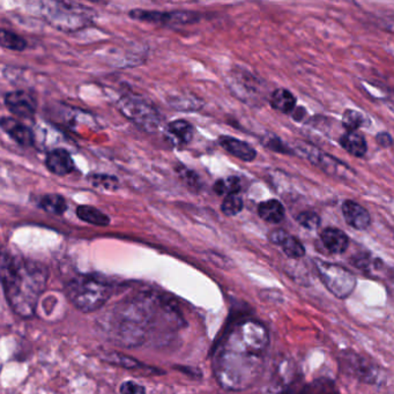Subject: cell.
Segmentation results:
<instances>
[{
    "mask_svg": "<svg viewBox=\"0 0 394 394\" xmlns=\"http://www.w3.org/2000/svg\"><path fill=\"white\" fill-rule=\"evenodd\" d=\"M298 222L305 229L314 231V229H318L319 226H321V217L314 212H303V213L298 215Z\"/></svg>",
    "mask_w": 394,
    "mask_h": 394,
    "instance_id": "27",
    "label": "cell"
},
{
    "mask_svg": "<svg viewBox=\"0 0 394 394\" xmlns=\"http://www.w3.org/2000/svg\"><path fill=\"white\" fill-rule=\"evenodd\" d=\"M5 104L7 109L19 118L28 119L36 114V97L29 92L17 91L7 94Z\"/></svg>",
    "mask_w": 394,
    "mask_h": 394,
    "instance_id": "8",
    "label": "cell"
},
{
    "mask_svg": "<svg viewBox=\"0 0 394 394\" xmlns=\"http://www.w3.org/2000/svg\"><path fill=\"white\" fill-rule=\"evenodd\" d=\"M112 294L110 284L95 277L79 275L67 284L66 295L71 303L84 312L103 307Z\"/></svg>",
    "mask_w": 394,
    "mask_h": 394,
    "instance_id": "4",
    "label": "cell"
},
{
    "mask_svg": "<svg viewBox=\"0 0 394 394\" xmlns=\"http://www.w3.org/2000/svg\"><path fill=\"white\" fill-rule=\"evenodd\" d=\"M0 127L22 147L29 148L34 146L35 137L33 131L20 121L12 117H3L0 119Z\"/></svg>",
    "mask_w": 394,
    "mask_h": 394,
    "instance_id": "9",
    "label": "cell"
},
{
    "mask_svg": "<svg viewBox=\"0 0 394 394\" xmlns=\"http://www.w3.org/2000/svg\"><path fill=\"white\" fill-rule=\"evenodd\" d=\"M40 12L52 27L66 33L84 29L95 17L92 8L68 1H43L40 3Z\"/></svg>",
    "mask_w": 394,
    "mask_h": 394,
    "instance_id": "3",
    "label": "cell"
},
{
    "mask_svg": "<svg viewBox=\"0 0 394 394\" xmlns=\"http://www.w3.org/2000/svg\"><path fill=\"white\" fill-rule=\"evenodd\" d=\"M77 215L80 220L89 224H94V226H98V227H104V226L110 224V217H108L107 214L89 205L79 206L77 208Z\"/></svg>",
    "mask_w": 394,
    "mask_h": 394,
    "instance_id": "19",
    "label": "cell"
},
{
    "mask_svg": "<svg viewBox=\"0 0 394 394\" xmlns=\"http://www.w3.org/2000/svg\"><path fill=\"white\" fill-rule=\"evenodd\" d=\"M178 171H180V176H181L184 181L187 182L189 185H191V187L197 185L199 180H198V176L194 174V171L189 170V169H187L184 166H181Z\"/></svg>",
    "mask_w": 394,
    "mask_h": 394,
    "instance_id": "30",
    "label": "cell"
},
{
    "mask_svg": "<svg viewBox=\"0 0 394 394\" xmlns=\"http://www.w3.org/2000/svg\"><path fill=\"white\" fill-rule=\"evenodd\" d=\"M40 207L54 215H63L67 210V203L61 194H45L40 199Z\"/></svg>",
    "mask_w": 394,
    "mask_h": 394,
    "instance_id": "21",
    "label": "cell"
},
{
    "mask_svg": "<svg viewBox=\"0 0 394 394\" xmlns=\"http://www.w3.org/2000/svg\"><path fill=\"white\" fill-rule=\"evenodd\" d=\"M110 362L121 364L122 367H127V369H136V367H140V364L138 363L136 360H132V358H126V356L119 354H116V356L111 358Z\"/></svg>",
    "mask_w": 394,
    "mask_h": 394,
    "instance_id": "29",
    "label": "cell"
},
{
    "mask_svg": "<svg viewBox=\"0 0 394 394\" xmlns=\"http://www.w3.org/2000/svg\"><path fill=\"white\" fill-rule=\"evenodd\" d=\"M319 277L325 287L337 298H346L353 293L356 286L354 274L339 265L317 261Z\"/></svg>",
    "mask_w": 394,
    "mask_h": 394,
    "instance_id": "6",
    "label": "cell"
},
{
    "mask_svg": "<svg viewBox=\"0 0 394 394\" xmlns=\"http://www.w3.org/2000/svg\"><path fill=\"white\" fill-rule=\"evenodd\" d=\"M268 344V331L257 321H244L234 328L224 341L215 363L221 385L242 390L252 384L261 372Z\"/></svg>",
    "mask_w": 394,
    "mask_h": 394,
    "instance_id": "1",
    "label": "cell"
},
{
    "mask_svg": "<svg viewBox=\"0 0 394 394\" xmlns=\"http://www.w3.org/2000/svg\"><path fill=\"white\" fill-rule=\"evenodd\" d=\"M342 214L346 222L358 231H365L371 224L370 214L356 201H344L342 205Z\"/></svg>",
    "mask_w": 394,
    "mask_h": 394,
    "instance_id": "10",
    "label": "cell"
},
{
    "mask_svg": "<svg viewBox=\"0 0 394 394\" xmlns=\"http://www.w3.org/2000/svg\"><path fill=\"white\" fill-rule=\"evenodd\" d=\"M27 45V41L24 40V37L13 31L0 28V47L7 50L22 51Z\"/></svg>",
    "mask_w": 394,
    "mask_h": 394,
    "instance_id": "22",
    "label": "cell"
},
{
    "mask_svg": "<svg viewBox=\"0 0 394 394\" xmlns=\"http://www.w3.org/2000/svg\"><path fill=\"white\" fill-rule=\"evenodd\" d=\"M340 144L344 151H347L353 156L362 157L367 153V143L364 140L363 136L358 132H347L344 134L341 137Z\"/></svg>",
    "mask_w": 394,
    "mask_h": 394,
    "instance_id": "18",
    "label": "cell"
},
{
    "mask_svg": "<svg viewBox=\"0 0 394 394\" xmlns=\"http://www.w3.org/2000/svg\"><path fill=\"white\" fill-rule=\"evenodd\" d=\"M364 124H365V117L361 112L355 110L344 111L342 116V125L347 132H356V130L363 126Z\"/></svg>",
    "mask_w": 394,
    "mask_h": 394,
    "instance_id": "25",
    "label": "cell"
},
{
    "mask_svg": "<svg viewBox=\"0 0 394 394\" xmlns=\"http://www.w3.org/2000/svg\"><path fill=\"white\" fill-rule=\"evenodd\" d=\"M321 242L331 254H344L347 250L349 240L344 231L337 228H326L321 235Z\"/></svg>",
    "mask_w": 394,
    "mask_h": 394,
    "instance_id": "14",
    "label": "cell"
},
{
    "mask_svg": "<svg viewBox=\"0 0 394 394\" xmlns=\"http://www.w3.org/2000/svg\"><path fill=\"white\" fill-rule=\"evenodd\" d=\"M219 144L228 153L234 155L235 157H238V159L242 161L251 162L257 156V152L254 151L252 146H250L247 143L235 139V138L224 136V137H220V139H219Z\"/></svg>",
    "mask_w": 394,
    "mask_h": 394,
    "instance_id": "13",
    "label": "cell"
},
{
    "mask_svg": "<svg viewBox=\"0 0 394 394\" xmlns=\"http://www.w3.org/2000/svg\"><path fill=\"white\" fill-rule=\"evenodd\" d=\"M47 281V270L38 263L8 252L0 254V282L10 307L21 317L29 318L35 314Z\"/></svg>",
    "mask_w": 394,
    "mask_h": 394,
    "instance_id": "2",
    "label": "cell"
},
{
    "mask_svg": "<svg viewBox=\"0 0 394 394\" xmlns=\"http://www.w3.org/2000/svg\"><path fill=\"white\" fill-rule=\"evenodd\" d=\"M214 191L219 194H238L241 191V181L236 176H231L226 180H219L214 184Z\"/></svg>",
    "mask_w": 394,
    "mask_h": 394,
    "instance_id": "23",
    "label": "cell"
},
{
    "mask_svg": "<svg viewBox=\"0 0 394 394\" xmlns=\"http://www.w3.org/2000/svg\"><path fill=\"white\" fill-rule=\"evenodd\" d=\"M243 207V199L238 194H229L224 198V203L221 205V211L227 217H235L241 213Z\"/></svg>",
    "mask_w": 394,
    "mask_h": 394,
    "instance_id": "24",
    "label": "cell"
},
{
    "mask_svg": "<svg viewBox=\"0 0 394 394\" xmlns=\"http://www.w3.org/2000/svg\"><path fill=\"white\" fill-rule=\"evenodd\" d=\"M167 131L175 144L177 145L189 144L194 137V127L189 122L183 119H177L169 124Z\"/></svg>",
    "mask_w": 394,
    "mask_h": 394,
    "instance_id": "16",
    "label": "cell"
},
{
    "mask_svg": "<svg viewBox=\"0 0 394 394\" xmlns=\"http://www.w3.org/2000/svg\"><path fill=\"white\" fill-rule=\"evenodd\" d=\"M122 394H146L144 386L134 381H125L121 386Z\"/></svg>",
    "mask_w": 394,
    "mask_h": 394,
    "instance_id": "28",
    "label": "cell"
},
{
    "mask_svg": "<svg viewBox=\"0 0 394 394\" xmlns=\"http://www.w3.org/2000/svg\"><path fill=\"white\" fill-rule=\"evenodd\" d=\"M45 166L50 173L57 176H66L71 174L75 168L71 154L63 148H57V149L49 152L45 159Z\"/></svg>",
    "mask_w": 394,
    "mask_h": 394,
    "instance_id": "11",
    "label": "cell"
},
{
    "mask_svg": "<svg viewBox=\"0 0 394 394\" xmlns=\"http://www.w3.org/2000/svg\"><path fill=\"white\" fill-rule=\"evenodd\" d=\"M271 105L275 110L284 114H291L296 105V97L287 89L280 88L272 94Z\"/></svg>",
    "mask_w": 394,
    "mask_h": 394,
    "instance_id": "20",
    "label": "cell"
},
{
    "mask_svg": "<svg viewBox=\"0 0 394 394\" xmlns=\"http://www.w3.org/2000/svg\"><path fill=\"white\" fill-rule=\"evenodd\" d=\"M303 151L305 156L310 160V162L321 168L328 174L334 175L339 173V167H340L341 163L339 161L335 160L333 156H330L328 154L318 151L317 148L314 147H305Z\"/></svg>",
    "mask_w": 394,
    "mask_h": 394,
    "instance_id": "15",
    "label": "cell"
},
{
    "mask_svg": "<svg viewBox=\"0 0 394 394\" xmlns=\"http://www.w3.org/2000/svg\"><path fill=\"white\" fill-rule=\"evenodd\" d=\"M118 109L122 114L146 132H154L160 126L161 116L156 108L144 97L134 94L124 95L118 101Z\"/></svg>",
    "mask_w": 394,
    "mask_h": 394,
    "instance_id": "5",
    "label": "cell"
},
{
    "mask_svg": "<svg viewBox=\"0 0 394 394\" xmlns=\"http://www.w3.org/2000/svg\"><path fill=\"white\" fill-rule=\"evenodd\" d=\"M270 240L272 243L277 244L279 247H282L284 254H287L288 257L298 258L304 257L305 254V249H304L303 244L298 241V238L287 234L284 231H272L270 234Z\"/></svg>",
    "mask_w": 394,
    "mask_h": 394,
    "instance_id": "12",
    "label": "cell"
},
{
    "mask_svg": "<svg viewBox=\"0 0 394 394\" xmlns=\"http://www.w3.org/2000/svg\"><path fill=\"white\" fill-rule=\"evenodd\" d=\"M88 180L93 187H100L103 190L114 191L119 187V181L110 175H91Z\"/></svg>",
    "mask_w": 394,
    "mask_h": 394,
    "instance_id": "26",
    "label": "cell"
},
{
    "mask_svg": "<svg viewBox=\"0 0 394 394\" xmlns=\"http://www.w3.org/2000/svg\"><path fill=\"white\" fill-rule=\"evenodd\" d=\"M376 140H377L378 145L381 146V147L388 148L392 146V137L388 132L378 133Z\"/></svg>",
    "mask_w": 394,
    "mask_h": 394,
    "instance_id": "31",
    "label": "cell"
},
{
    "mask_svg": "<svg viewBox=\"0 0 394 394\" xmlns=\"http://www.w3.org/2000/svg\"><path fill=\"white\" fill-rule=\"evenodd\" d=\"M258 214L263 220L266 221L268 224H280L284 217V205L275 199L264 201L259 205Z\"/></svg>",
    "mask_w": 394,
    "mask_h": 394,
    "instance_id": "17",
    "label": "cell"
},
{
    "mask_svg": "<svg viewBox=\"0 0 394 394\" xmlns=\"http://www.w3.org/2000/svg\"><path fill=\"white\" fill-rule=\"evenodd\" d=\"M130 17L134 20L146 21L152 24H189L199 21V15L194 12L187 10H175V12H157V10H133L130 12Z\"/></svg>",
    "mask_w": 394,
    "mask_h": 394,
    "instance_id": "7",
    "label": "cell"
}]
</instances>
